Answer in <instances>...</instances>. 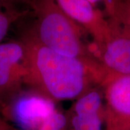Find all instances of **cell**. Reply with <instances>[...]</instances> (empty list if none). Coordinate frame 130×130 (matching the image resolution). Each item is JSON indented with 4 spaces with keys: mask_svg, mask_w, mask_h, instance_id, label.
I'll return each instance as SVG.
<instances>
[{
    "mask_svg": "<svg viewBox=\"0 0 130 130\" xmlns=\"http://www.w3.org/2000/svg\"><path fill=\"white\" fill-rule=\"evenodd\" d=\"M56 109L54 101L30 89L17 94L6 111L19 130H38Z\"/></svg>",
    "mask_w": 130,
    "mask_h": 130,
    "instance_id": "3",
    "label": "cell"
},
{
    "mask_svg": "<svg viewBox=\"0 0 130 130\" xmlns=\"http://www.w3.org/2000/svg\"><path fill=\"white\" fill-rule=\"evenodd\" d=\"M18 14L0 11V42L6 36L14 18Z\"/></svg>",
    "mask_w": 130,
    "mask_h": 130,
    "instance_id": "11",
    "label": "cell"
},
{
    "mask_svg": "<svg viewBox=\"0 0 130 130\" xmlns=\"http://www.w3.org/2000/svg\"><path fill=\"white\" fill-rule=\"evenodd\" d=\"M2 3V0H0V4Z\"/></svg>",
    "mask_w": 130,
    "mask_h": 130,
    "instance_id": "15",
    "label": "cell"
},
{
    "mask_svg": "<svg viewBox=\"0 0 130 130\" xmlns=\"http://www.w3.org/2000/svg\"><path fill=\"white\" fill-rule=\"evenodd\" d=\"M5 2H7V1H12V0H4Z\"/></svg>",
    "mask_w": 130,
    "mask_h": 130,
    "instance_id": "14",
    "label": "cell"
},
{
    "mask_svg": "<svg viewBox=\"0 0 130 130\" xmlns=\"http://www.w3.org/2000/svg\"><path fill=\"white\" fill-rule=\"evenodd\" d=\"M21 41L25 50L24 83L53 101L77 99L105 83L99 61L61 54L41 44L29 32Z\"/></svg>",
    "mask_w": 130,
    "mask_h": 130,
    "instance_id": "1",
    "label": "cell"
},
{
    "mask_svg": "<svg viewBox=\"0 0 130 130\" xmlns=\"http://www.w3.org/2000/svg\"><path fill=\"white\" fill-rule=\"evenodd\" d=\"M25 50L23 41L0 43V93L14 92L24 83Z\"/></svg>",
    "mask_w": 130,
    "mask_h": 130,
    "instance_id": "7",
    "label": "cell"
},
{
    "mask_svg": "<svg viewBox=\"0 0 130 130\" xmlns=\"http://www.w3.org/2000/svg\"><path fill=\"white\" fill-rule=\"evenodd\" d=\"M69 118L72 130H103L105 111L77 113H71Z\"/></svg>",
    "mask_w": 130,
    "mask_h": 130,
    "instance_id": "8",
    "label": "cell"
},
{
    "mask_svg": "<svg viewBox=\"0 0 130 130\" xmlns=\"http://www.w3.org/2000/svg\"><path fill=\"white\" fill-rule=\"evenodd\" d=\"M109 21L112 25L110 36L93 51L105 73V83L113 77L130 75V32L119 23Z\"/></svg>",
    "mask_w": 130,
    "mask_h": 130,
    "instance_id": "4",
    "label": "cell"
},
{
    "mask_svg": "<svg viewBox=\"0 0 130 130\" xmlns=\"http://www.w3.org/2000/svg\"><path fill=\"white\" fill-rule=\"evenodd\" d=\"M72 129L69 116L56 109L47 118L38 130Z\"/></svg>",
    "mask_w": 130,
    "mask_h": 130,
    "instance_id": "9",
    "label": "cell"
},
{
    "mask_svg": "<svg viewBox=\"0 0 130 130\" xmlns=\"http://www.w3.org/2000/svg\"><path fill=\"white\" fill-rule=\"evenodd\" d=\"M0 122H1V120H0Z\"/></svg>",
    "mask_w": 130,
    "mask_h": 130,
    "instance_id": "16",
    "label": "cell"
},
{
    "mask_svg": "<svg viewBox=\"0 0 130 130\" xmlns=\"http://www.w3.org/2000/svg\"><path fill=\"white\" fill-rule=\"evenodd\" d=\"M116 22L130 32V0H124L121 12Z\"/></svg>",
    "mask_w": 130,
    "mask_h": 130,
    "instance_id": "12",
    "label": "cell"
},
{
    "mask_svg": "<svg viewBox=\"0 0 130 130\" xmlns=\"http://www.w3.org/2000/svg\"><path fill=\"white\" fill-rule=\"evenodd\" d=\"M103 86L106 130H130V75L111 78Z\"/></svg>",
    "mask_w": 130,
    "mask_h": 130,
    "instance_id": "5",
    "label": "cell"
},
{
    "mask_svg": "<svg viewBox=\"0 0 130 130\" xmlns=\"http://www.w3.org/2000/svg\"><path fill=\"white\" fill-rule=\"evenodd\" d=\"M61 10L86 30L93 39V50L101 46L110 36L112 25L102 12L88 0H55Z\"/></svg>",
    "mask_w": 130,
    "mask_h": 130,
    "instance_id": "6",
    "label": "cell"
},
{
    "mask_svg": "<svg viewBox=\"0 0 130 130\" xmlns=\"http://www.w3.org/2000/svg\"><path fill=\"white\" fill-rule=\"evenodd\" d=\"M37 20L28 32L44 46L65 56L98 61L82 36L81 27L61 10L55 0H33Z\"/></svg>",
    "mask_w": 130,
    "mask_h": 130,
    "instance_id": "2",
    "label": "cell"
},
{
    "mask_svg": "<svg viewBox=\"0 0 130 130\" xmlns=\"http://www.w3.org/2000/svg\"><path fill=\"white\" fill-rule=\"evenodd\" d=\"M0 130H13L11 128H9L8 126L3 121H1L0 122Z\"/></svg>",
    "mask_w": 130,
    "mask_h": 130,
    "instance_id": "13",
    "label": "cell"
},
{
    "mask_svg": "<svg viewBox=\"0 0 130 130\" xmlns=\"http://www.w3.org/2000/svg\"><path fill=\"white\" fill-rule=\"evenodd\" d=\"M91 4L95 6V4L102 2L105 5L107 13L110 20H113L117 18L121 12L124 0H88Z\"/></svg>",
    "mask_w": 130,
    "mask_h": 130,
    "instance_id": "10",
    "label": "cell"
}]
</instances>
